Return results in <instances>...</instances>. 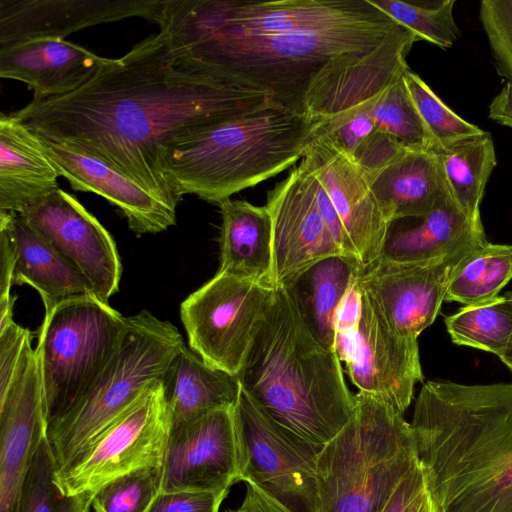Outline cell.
<instances>
[{
	"label": "cell",
	"instance_id": "8fae6325",
	"mask_svg": "<svg viewBox=\"0 0 512 512\" xmlns=\"http://www.w3.org/2000/svg\"><path fill=\"white\" fill-rule=\"evenodd\" d=\"M274 292L271 285L218 271L181 303L189 347L207 365L238 376Z\"/></svg>",
	"mask_w": 512,
	"mask_h": 512
},
{
	"label": "cell",
	"instance_id": "4fadbf2b",
	"mask_svg": "<svg viewBox=\"0 0 512 512\" xmlns=\"http://www.w3.org/2000/svg\"><path fill=\"white\" fill-rule=\"evenodd\" d=\"M201 23L248 35L317 32L386 20L370 0H173Z\"/></svg>",
	"mask_w": 512,
	"mask_h": 512
},
{
	"label": "cell",
	"instance_id": "bcb514c9",
	"mask_svg": "<svg viewBox=\"0 0 512 512\" xmlns=\"http://www.w3.org/2000/svg\"><path fill=\"white\" fill-rule=\"evenodd\" d=\"M489 118L512 129V85L505 83L492 99L488 108Z\"/></svg>",
	"mask_w": 512,
	"mask_h": 512
},
{
	"label": "cell",
	"instance_id": "7bdbcfd3",
	"mask_svg": "<svg viewBox=\"0 0 512 512\" xmlns=\"http://www.w3.org/2000/svg\"><path fill=\"white\" fill-rule=\"evenodd\" d=\"M228 491L160 492L147 512H218Z\"/></svg>",
	"mask_w": 512,
	"mask_h": 512
},
{
	"label": "cell",
	"instance_id": "44dd1931",
	"mask_svg": "<svg viewBox=\"0 0 512 512\" xmlns=\"http://www.w3.org/2000/svg\"><path fill=\"white\" fill-rule=\"evenodd\" d=\"M164 0H0V46L64 39L86 27L129 17L158 22Z\"/></svg>",
	"mask_w": 512,
	"mask_h": 512
},
{
	"label": "cell",
	"instance_id": "277c9868",
	"mask_svg": "<svg viewBox=\"0 0 512 512\" xmlns=\"http://www.w3.org/2000/svg\"><path fill=\"white\" fill-rule=\"evenodd\" d=\"M238 379L261 412L316 444L330 442L354 413L338 355L313 336L284 286L275 288Z\"/></svg>",
	"mask_w": 512,
	"mask_h": 512
},
{
	"label": "cell",
	"instance_id": "7a4b0ae2",
	"mask_svg": "<svg viewBox=\"0 0 512 512\" xmlns=\"http://www.w3.org/2000/svg\"><path fill=\"white\" fill-rule=\"evenodd\" d=\"M410 427L436 512H512V383L429 380Z\"/></svg>",
	"mask_w": 512,
	"mask_h": 512
},
{
	"label": "cell",
	"instance_id": "7c38bea8",
	"mask_svg": "<svg viewBox=\"0 0 512 512\" xmlns=\"http://www.w3.org/2000/svg\"><path fill=\"white\" fill-rule=\"evenodd\" d=\"M170 426L164 387L162 381H156L65 468L58 470L61 490L67 495L95 493L125 474L162 467Z\"/></svg>",
	"mask_w": 512,
	"mask_h": 512
},
{
	"label": "cell",
	"instance_id": "603a6c76",
	"mask_svg": "<svg viewBox=\"0 0 512 512\" xmlns=\"http://www.w3.org/2000/svg\"><path fill=\"white\" fill-rule=\"evenodd\" d=\"M107 58L61 38H33L0 46V77L26 83L33 99L74 92Z\"/></svg>",
	"mask_w": 512,
	"mask_h": 512
},
{
	"label": "cell",
	"instance_id": "7dc6e473",
	"mask_svg": "<svg viewBox=\"0 0 512 512\" xmlns=\"http://www.w3.org/2000/svg\"><path fill=\"white\" fill-rule=\"evenodd\" d=\"M244 501L248 504L251 512H287L279 504L250 484H247Z\"/></svg>",
	"mask_w": 512,
	"mask_h": 512
},
{
	"label": "cell",
	"instance_id": "52a82bcc",
	"mask_svg": "<svg viewBox=\"0 0 512 512\" xmlns=\"http://www.w3.org/2000/svg\"><path fill=\"white\" fill-rule=\"evenodd\" d=\"M186 344L178 329L146 310L127 317L121 342L86 393L47 424L58 470L65 468L154 382Z\"/></svg>",
	"mask_w": 512,
	"mask_h": 512
},
{
	"label": "cell",
	"instance_id": "6da1fadb",
	"mask_svg": "<svg viewBox=\"0 0 512 512\" xmlns=\"http://www.w3.org/2000/svg\"><path fill=\"white\" fill-rule=\"evenodd\" d=\"M272 104L262 92L186 65L160 29L124 56L107 58L74 92L33 99L12 114L37 135L106 162L177 208L180 200L164 176L166 144L188 128Z\"/></svg>",
	"mask_w": 512,
	"mask_h": 512
},
{
	"label": "cell",
	"instance_id": "f6af8a7d",
	"mask_svg": "<svg viewBox=\"0 0 512 512\" xmlns=\"http://www.w3.org/2000/svg\"><path fill=\"white\" fill-rule=\"evenodd\" d=\"M16 265L14 243L5 225L0 224V304L11 301V286L13 285Z\"/></svg>",
	"mask_w": 512,
	"mask_h": 512
},
{
	"label": "cell",
	"instance_id": "ee69618b",
	"mask_svg": "<svg viewBox=\"0 0 512 512\" xmlns=\"http://www.w3.org/2000/svg\"><path fill=\"white\" fill-rule=\"evenodd\" d=\"M426 495V480L418 461L397 485L381 512H418Z\"/></svg>",
	"mask_w": 512,
	"mask_h": 512
},
{
	"label": "cell",
	"instance_id": "c3c4849f",
	"mask_svg": "<svg viewBox=\"0 0 512 512\" xmlns=\"http://www.w3.org/2000/svg\"><path fill=\"white\" fill-rule=\"evenodd\" d=\"M498 357L512 373V337L510 338L505 350Z\"/></svg>",
	"mask_w": 512,
	"mask_h": 512
},
{
	"label": "cell",
	"instance_id": "9a60e30c",
	"mask_svg": "<svg viewBox=\"0 0 512 512\" xmlns=\"http://www.w3.org/2000/svg\"><path fill=\"white\" fill-rule=\"evenodd\" d=\"M480 246L425 262L379 258L358 271L357 281L396 331L418 339L438 316L449 283L461 262Z\"/></svg>",
	"mask_w": 512,
	"mask_h": 512
},
{
	"label": "cell",
	"instance_id": "ac0fdd59",
	"mask_svg": "<svg viewBox=\"0 0 512 512\" xmlns=\"http://www.w3.org/2000/svg\"><path fill=\"white\" fill-rule=\"evenodd\" d=\"M361 292V317L346 371L358 392L373 395L404 414L415 385L423 381L418 339L396 331Z\"/></svg>",
	"mask_w": 512,
	"mask_h": 512
},
{
	"label": "cell",
	"instance_id": "8d00e7d4",
	"mask_svg": "<svg viewBox=\"0 0 512 512\" xmlns=\"http://www.w3.org/2000/svg\"><path fill=\"white\" fill-rule=\"evenodd\" d=\"M398 24L411 30L419 40L449 48L458 39L460 29L453 16L454 0L425 7L400 0H370Z\"/></svg>",
	"mask_w": 512,
	"mask_h": 512
},
{
	"label": "cell",
	"instance_id": "e575fe53",
	"mask_svg": "<svg viewBox=\"0 0 512 512\" xmlns=\"http://www.w3.org/2000/svg\"><path fill=\"white\" fill-rule=\"evenodd\" d=\"M403 75L383 87L375 97L371 111L375 130L393 136L409 149L434 150L433 141L409 94Z\"/></svg>",
	"mask_w": 512,
	"mask_h": 512
},
{
	"label": "cell",
	"instance_id": "836d02e7",
	"mask_svg": "<svg viewBox=\"0 0 512 512\" xmlns=\"http://www.w3.org/2000/svg\"><path fill=\"white\" fill-rule=\"evenodd\" d=\"M57 472L54 455L45 436L24 476L15 512H90L95 493L65 494L57 482Z\"/></svg>",
	"mask_w": 512,
	"mask_h": 512
},
{
	"label": "cell",
	"instance_id": "9c48e42d",
	"mask_svg": "<svg viewBox=\"0 0 512 512\" xmlns=\"http://www.w3.org/2000/svg\"><path fill=\"white\" fill-rule=\"evenodd\" d=\"M418 37L399 25L372 52L330 67L307 95L305 114L323 122L318 133L349 156L374 130L372 104L380 90L407 70L406 56Z\"/></svg>",
	"mask_w": 512,
	"mask_h": 512
},
{
	"label": "cell",
	"instance_id": "7402d4cb",
	"mask_svg": "<svg viewBox=\"0 0 512 512\" xmlns=\"http://www.w3.org/2000/svg\"><path fill=\"white\" fill-rule=\"evenodd\" d=\"M37 136L59 175L73 189L95 193L118 207L136 234L159 233L175 225V207L114 167L94 156Z\"/></svg>",
	"mask_w": 512,
	"mask_h": 512
},
{
	"label": "cell",
	"instance_id": "e0dca14e",
	"mask_svg": "<svg viewBox=\"0 0 512 512\" xmlns=\"http://www.w3.org/2000/svg\"><path fill=\"white\" fill-rule=\"evenodd\" d=\"M314 182V175L301 162L267 194L275 288L286 286L325 258L345 256L318 210Z\"/></svg>",
	"mask_w": 512,
	"mask_h": 512
},
{
	"label": "cell",
	"instance_id": "b9f144b4",
	"mask_svg": "<svg viewBox=\"0 0 512 512\" xmlns=\"http://www.w3.org/2000/svg\"><path fill=\"white\" fill-rule=\"evenodd\" d=\"M361 307L362 292L356 275L343 297L335 317V352L341 362L346 363L351 356L358 332Z\"/></svg>",
	"mask_w": 512,
	"mask_h": 512
},
{
	"label": "cell",
	"instance_id": "681fc988",
	"mask_svg": "<svg viewBox=\"0 0 512 512\" xmlns=\"http://www.w3.org/2000/svg\"><path fill=\"white\" fill-rule=\"evenodd\" d=\"M418 512H436L434 505L432 503V500L428 494V491H427V495L424 498Z\"/></svg>",
	"mask_w": 512,
	"mask_h": 512
},
{
	"label": "cell",
	"instance_id": "d6a6232c",
	"mask_svg": "<svg viewBox=\"0 0 512 512\" xmlns=\"http://www.w3.org/2000/svg\"><path fill=\"white\" fill-rule=\"evenodd\" d=\"M445 326L454 344L499 356L512 337V293L463 306Z\"/></svg>",
	"mask_w": 512,
	"mask_h": 512
},
{
	"label": "cell",
	"instance_id": "30bf717a",
	"mask_svg": "<svg viewBox=\"0 0 512 512\" xmlns=\"http://www.w3.org/2000/svg\"><path fill=\"white\" fill-rule=\"evenodd\" d=\"M238 479L287 512H320L316 444L267 417L242 390L234 407Z\"/></svg>",
	"mask_w": 512,
	"mask_h": 512
},
{
	"label": "cell",
	"instance_id": "1f68e13d",
	"mask_svg": "<svg viewBox=\"0 0 512 512\" xmlns=\"http://www.w3.org/2000/svg\"><path fill=\"white\" fill-rule=\"evenodd\" d=\"M512 279V245L486 242L468 254L452 277L445 302L463 306L490 300Z\"/></svg>",
	"mask_w": 512,
	"mask_h": 512
},
{
	"label": "cell",
	"instance_id": "4dcf8cb0",
	"mask_svg": "<svg viewBox=\"0 0 512 512\" xmlns=\"http://www.w3.org/2000/svg\"><path fill=\"white\" fill-rule=\"evenodd\" d=\"M434 151L454 201L474 227L483 229L480 205L497 164L491 135L484 132Z\"/></svg>",
	"mask_w": 512,
	"mask_h": 512
},
{
	"label": "cell",
	"instance_id": "f907efd6",
	"mask_svg": "<svg viewBox=\"0 0 512 512\" xmlns=\"http://www.w3.org/2000/svg\"><path fill=\"white\" fill-rule=\"evenodd\" d=\"M225 512H251V510L246 501L243 500L240 507H238L237 509H228Z\"/></svg>",
	"mask_w": 512,
	"mask_h": 512
},
{
	"label": "cell",
	"instance_id": "74e56055",
	"mask_svg": "<svg viewBox=\"0 0 512 512\" xmlns=\"http://www.w3.org/2000/svg\"><path fill=\"white\" fill-rule=\"evenodd\" d=\"M162 467H148L118 477L95 492V512H147L161 492Z\"/></svg>",
	"mask_w": 512,
	"mask_h": 512
},
{
	"label": "cell",
	"instance_id": "ab89813d",
	"mask_svg": "<svg viewBox=\"0 0 512 512\" xmlns=\"http://www.w3.org/2000/svg\"><path fill=\"white\" fill-rule=\"evenodd\" d=\"M32 333L14 321L0 327V397H3L32 350Z\"/></svg>",
	"mask_w": 512,
	"mask_h": 512
},
{
	"label": "cell",
	"instance_id": "ffe728a7",
	"mask_svg": "<svg viewBox=\"0 0 512 512\" xmlns=\"http://www.w3.org/2000/svg\"><path fill=\"white\" fill-rule=\"evenodd\" d=\"M47 436L41 367L32 349L0 397V512H15L24 476Z\"/></svg>",
	"mask_w": 512,
	"mask_h": 512
},
{
	"label": "cell",
	"instance_id": "f1b7e54d",
	"mask_svg": "<svg viewBox=\"0 0 512 512\" xmlns=\"http://www.w3.org/2000/svg\"><path fill=\"white\" fill-rule=\"evenodd\" d=\"M162 384L171 424L233 408L241 393L238 376L207 365L186 345L171 362Z\"/></svg>",
	"mask_w": 512,
	"mask_h": 512
},
{
	"label": "cell",
	"instance_id": "3957f363",
	"mask_svg": "<svg viewBox=\"0 0 512 512\" xmlns=\"http://www.w3.org/2000/svg\"><path fill=\"white\" fill-rule=\"evenodd\" d=\"M157 24L189 67L262 92L299 114L330 67L372 52L400 25L388 18L326 31L248 35L196 21L173 0H164Z\"/></svg>",
	"mask_w": 512,
	"mask_h": 512
},
{
	"label": "cell",
	"instance_id": "f35d334b",
	"mask_svg": "<svg viewBox=\"0 0 512 512\" xmlns=\"http://www.w3.org/2000/svg\"><path fill=\"white\" fill-rule=\"evenodd\" d=\"M479 18L498 74L512 85V0H483Z\"/></svg>",
	"mask_w": 512,
	"mask_h": 512
},
{
	"label": "cell",
	"instance_id": "8992f818",
	"mask_svg": "<svg viewBox=\"0 0 512 512\" xmlns=\"http://www.w3.org/2000/svg\"><path fill=\"white\" fill-rule=\"evenodd\" d=\"M417 462L403 414L373 395L354 394L352 418L317 461L320 512H381Z\"/></svg>",
	"mask_w": 512,
	"mask_h": 512
},
{
	"label": "cell",
	"instance_id": "d6986e66",
	"mask_svg": "<svg viewBox=\"0 0 512 512\" xmlns=\"http://www.w3.org/2000/svg\"><path fill=\"white\" fill-rule=\"evenodd\" d=\"M301 162L329 195L361 267L375 262L381 256L390 225L365 173L329 137L319 133Z\"/></svg>",
	"mask_w": 512,
	"mask_h": 512
},
{
	"label": "cell",
	"instance_id": "5bb4252c",
	"mask_svg": "<svg viewBox=\"0 0 512 512\" xmlns=\"http://www.w3.org/2000/svg\"><path fill=\"white\" fill-rule=\"evenodd\" d=\"M108 302L119 289L120 256L112 235L73 195L57 188L17 213Z\"/></svg>",
	"mask_w": 512,
	"mask_h": 512
},
{
	"label": "cell",
	"instance_id": "60d3db41",
	"mask_svg": "<svg viewBox=\"0 0 512 512\" xmlns=\"http://www.w3.org/2000/svg\"><path fill=\"white\" fill-rule=\"evenodd\" d=\"M408 150L409 148L393 136L374 130L360 143L350 157L362 169L366 177L370 178Z\"/></svg>",
	"mask_w": 512,
	"mask_h": 512
},
{
	"label": "cell",
	"instance_id": "2e32d148",
	"mask_svg": "<svg viewBox=\"0 0 512 512\" xmlns=\"http://www.w3.org/2000/svg\"><path fill=\"white\" fill-rule=\"evenodd\" d=\"M237 481L234 407L171 424L161 492L229 490Z\"/></svg>",
	"mask_w": 512,
	"mask_h": 512
},
{
	"label": "cell",
	"instance_id": "83f0119b",
	"mask_svg": "<svg viewBox=\"0 0 512 512\" xmlns=\"http://www.w3.org/2000/svg\"><path fill=\"white\" fill-rule=\"evenodd\" d=\"M221 213L219 272L274 287L272 223L264 206L226 199Z\"/></svg>",
	"mask_w": 512,
	"mask_h": 512
},
{
	"label": "cell",
	"instance_id": "d590c367",
	"mask_svg": "<svg viewBox=\"0 0 512 512\" xmlns=\"http://www.w3.org/2000/svg\"><path fill=\"white\" fill-rule=\"evenodd\" d=\"M403 79L433 141L434 150L485 132L451 110L417 74L408 69Z\"/></svg>",
	"mask_w": 512,
	"mask_h": 512
},
{
	"label": "cell",
	"instance_id": "d4e9b609",
	"mask_svg": "<svg viewBox=\"0 0 512 512\" xmlns=\"http://www.w3.org/2000/svg\"><path fill=\"white\" fill-rule=\"evenodd\" d=\"M367 179L389 225L426 214L452 196L432 149H409Z\"/></svg>",
	"mask_w": 512,
	"mask_h": 512
},
{
	"label": "cell",
	"instance_id": "484cf974",
	"mask_svg": "<svg viewBox=\"0 0 512 512\" xmlns=\"http://www.w3.org/2000/svg\"><path fill=\"white\" fill-rule=\"evenodd\" d=\"M16 251L13 284L37 290L45 315L67 300L95 294L90 283L56 249L35 232L19 214L0 211Z\"/></svg>",
	"mask_w": 512,
	"mask_h": 512
},
{
	"label": "cell",
	"instance_id": "5b68a950",
	"mask_svg": "<svg viewBox=\"0 0 512 512\" xmlns=\"http://www.w3.org/2000/svg\"><path fill=\"white\" fill-rule=\"evenodd\" d=\"M323 122L272 104L188 128L165 146L164 176L179 200L221 203L302 159Z\"/></svg>",
	"mask_w": 512,
	"mask_h": 512
},
{
	"label": "cell",
	"instance_id": "f546056e",
	"mask_svg": "<svg viewBox=\"0 0 512 512\" xmlns=\"http://www.w3.org/2000/svg\"><path fill=\"white\" fill-rule=\"evenodd\" d=\"M361 268L353 257L331 256L313 264L284 286L307 328L327 349L335 351L336 313Z\"/></svg>",
	"mask_w": 512,
	"mask_h": 512
},
{
	"label": "cell",
	"instance_id": "ba28073f",
	"mask_svg": "<svg viewBox=\"0 0 512 512\" xmlns=\"http://www.w3.org/2000/svg\"><path fill=\"white\" fill-rule=\"evenodd\" d=\"M126 325L127 317L96 294L62 302L44 316L35 350L47 424L86 393L118 348Z\"/></svg>",
	"mask_w": 512,
	"mask_h": 512
},
{
	"label": "cell",
	"instance_id": "4316f807",
	"mask_svg": "<svg viewBox=\"0 0 512 512\" xmlns=\"http://www.w3.org/2000/svg\"><path fill=\"white\" fill-rule=\"evenodd\" d=\"M59 176L38 136L13 114H1L0 211L19 213L59 188Z\"/></svg>",
	"mask_w": 512,
	"mask_h": 512
},
{
	"label": "cell",
	"instance_id": "cb8c5ba5",
	"mask_svg": "<svg viewBox=\"0 0 512 512\" xmlns=\"http://www.w3.org/2000/svg\"><path fill=\"white\" fill-rule=\"evenodd\" d=\"M486 242L484 229L474 227L449 196L426 214L391 223L379 258L425 262Z\"/></svg>",
	"mask_w": 512,
	"mask_h": 512
}]
</instances>
